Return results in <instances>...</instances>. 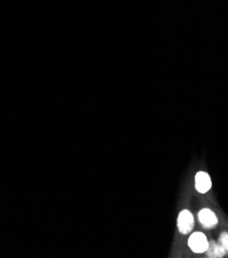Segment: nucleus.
I'll list each match as a JSON object with an SVG mask.
<instances>
[{
  "label": "nucleus",
  "instance_id": "obj_5",
  "mask_svg": "<svg viewBox=\"0 0 228 258\" xmlns=\"http://www.w3.org/2000/svg\"><path fill=\"white\" fill-rule=\"evenodd\" d=\"M226 254L225 250L220 244H217L214 241H209L208 249H207V255L211 258H222Z\"/></svg>",
  "mask_w": 228,
  "mask_h": 258
},
{
  "label": "nucleus",
  "instance_id": "obj_4",
  "mask_svg": "<svg viewBox=\"0 0 228 258\" xmlns=\"http://www.w3.org/2000/svg\"><path fill=\"white\" fill-rule=\"evenodd\" d=\"M211 186H212V181L209 174L206 172H198L195 176L196 189L201 194H205L208 190H210Z\"/></svg>",
  "mask_w": 228,
  "mask_h": 258
},
{
  "label": "nucleus",
  "instance_id": "obj_1",
  "mask_svg": "<svg viewBox=\"0 0 228 258\" xmlns=\"http://www.w3.org/2000/svg\"><path fill=\"white\" fill-rule=\"evenodd\" d=\"M188 245L191 248V250L195 253H202L207 251L209 241L207 240V237L201 233H194L190 236Z\"/></svg>",
  "mask_w": 228,
  "mask_h": 258
},
{
  "label": "nucleus",
  "instance_id": "obj_2",
  "mask_svg": "<svg viewBox=\"0 0 228 258\" xmlns=\"http://www.w3.org/2000/svg\"><path fill=\"white\" fill-rule=\"evenodd\" d=\"M194 225L193 215L188 210H183L178 216V228L180 233L183 235H187L192 230Z\"/></svg>",
  "mask_w": 228,
  "mask_h": 258
},
{
  "label": "nucleus",
  "instance_id": "obj_6",
  "mask_svg": "<svg viewBox=\"0 0 228 258\" xmlns=\"http://www.w3.org/2000/svg\"><path fill=\"white\" fill-rule=\"evenodd\" d=\"M219 244L223 247L226 254H228V233H227V231H224V233H222L220 235Z\"/></svg>",
  "mask_w": 228,
  "mask_h": 258
},
{
  "label": "nucleus",
  "instance_id": "obj_3",
  "mask_svg": "<svg viewBox=\"0 0 228 258\" xmlns=\"http://www.w3.org/2000/svg\"><path fill=\"white\" fill-rule=\"evenodd\" d=\"M198 219L202 226L209 229L214 228L218 223L216 214L210 209H202L198 214Z\"/></svg>",
  "mask_w": 228,
  "mask_h": 258
}]
</instances>
